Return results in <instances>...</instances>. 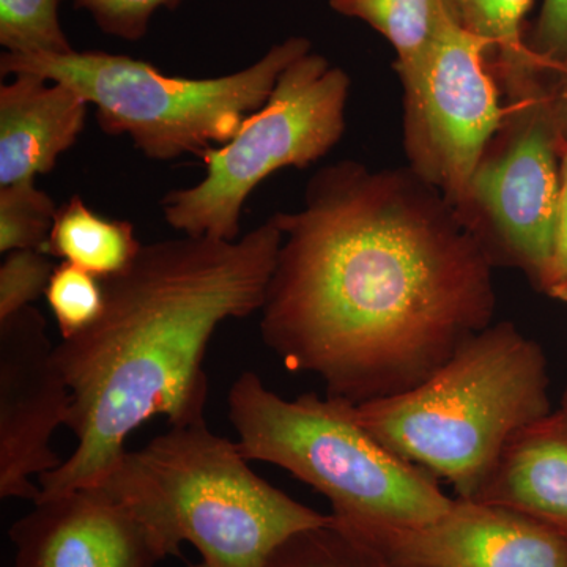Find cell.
Wrapping results in <instances>:
<instances>
[{
	"label": "cell",
	"mask_w": 567,
	"mask_h": 567,
	"mask_svg": "<svg viewBox=\"0 0 567 567\" xmlns=\"http://www.w3.org/2000/svg\"><path fill=\"white\" fill-rule=\"evenodd\" d=\"M539 290L555 300L567 303V142L563 145L561 152V193H559L554 241H551L546 276Z\"/></svg>",
	"instance_id": "d4e9b609"
},
{
	"label": "cell",
	"mask_w": 567,
	"mask_h": 567,
	"mask_svg": "<svg viewBox=\"0 0 567 567\" xmlns=\"http://www.w3.org/2000/svg\"><path fill=\"white\" fill-rule=\"evenodd\" d=\"M548 104L551 115L557 123L558 132L561 134L563 144L567 142V65L555 71L547 81Z\"/></svg>",
	"instance_id": "484cf974"
},
{
	"label": "cell",
	"mask_w": 567,
	"mask_h": 567,
	"mask_svg": "<svg viewBox=\"0 0 567 567\" xmlns=\"http://www.w3.org/2000/svg\"><path fill=\"white\" fill-rule=\"evenodd\" d=\"M464 31L486 41L491 65L503 93L520 91L546 76L543 63L528 50L524 21L533 0H443Z\"/></svg>",
	"instance_id": "9a60e30c"
},
{
	"label": "cell",
	"mask_w": 567,
	"mask_h": 567,
	"mask_svg": "<svg viewBox=\"0 0 567 567\" xmlns=\"http://www.w3.org/2000/svg\"><path fill=\"white\" fill-rule=\"evenodd\" d=\"M349 74L316 52L290 63L259 111L226 144L205 152V177L163 197L174 230L234 241L254 189L284 167H308L341 141L350 96Z\"/></svg>",
	"instance_id": "52a82bcc"
},
{
	"label": "cell",
	"mask_w": 567,
	"mask_h": 567,
	"mask_svg": "<svg viewBox=\"0 0 567 567\" xmlns=\"http://www.w3.org/2000/svg\"><path fill=\"white\" fill-rule=\"evenodd\" d=\"M281 241L270 216L234 241L183 235L142 245L125 270L102 279V315L55 344L78 445L39 477L41 495L96 486L152 417L171 427L205 421L212 336L262 309Z\"/></svg>",
	"instance_id": "7a4b0ae2"
},
{
	"label": "cell",
	"mask_w": 567,
	"mask_h": 567,
	"mask_svg": "<svg viewBox=\"0 0 567 567\" xmlns=\"http://www.w3.org/2000/svg\"><path fill=\"white\" fill-rule=\"evenodd\" d=\"M547 81L506 96L505 121L457 210L495 267L517 268L537 290L550 259L565 145L548 104Z\"/></svg>",
	"instance_id": "ba28073f"
},
{
	"label": "cell",
	"mask_w": 567,
	"mask_h": 567,
	"mask_svg": "<svg viewBox=\"0 0 567 567\" xmlns=\"http://www.w3.org/2000/svg\"><path fill=\"white\" fill-rule=\"evenodd\" d=\"M87 11L106 35L126 41L144 39L152 17L159 9L175 10L185 0H70Z\"/></svg>",
	"instance_id": "603a6c76"
},
{
	"label": "cell",
	"mask_w": 567,
	"mask_h": 567,
	"mask_svg": "<svg viewBox=\"0 0 567 567\" xmlns=\"http://www.w3.org/2000/svg\"><path fill=\"white\" fill-rule=\"evenodd\" d=\"M55 265L37 249L7 254L0 265V320L9 319L47 293Z\"/></svg>",
	"instance_id": "7402d4cb"
},
{
	"label": "cell",
	"mask_w": 567,
	"mask_h": 567,
	"mask_svg": "<svg viewBox=\"0 0 567 567\" xmlns=\"http://www.w3.org/2000/svg\"><path fill=\"white\" fill-rule=\"evenodd\" d=\"M559 410H561L563 415H565L567 417V386H566L565 394H563L561 406H559Z\"/></svg>",
	"instance_id": "4316f807"
},
{
	"label": "cell",
	"mask_w": 567,
	"mask_h": 567,
	"mask_svg": "<svg viewBox=\"0 0 567 567\" xmlns=\"http://www.w3.org/2000/svg\"><path fill=\"white\" fill-rule=\"evenodd\" d=\"M89 104L62 82L17 74L0 87V186L50 174L84 130Z\"/></svg>",
	"instance_id": "4fadbf2b"
},
{
	"label": "cell",
	"mask_w": 567,
	"mask_h": 567,
	"mask_svg": "<svg viewBox=\"0 0 567 567\" xmlns=\"http://www.w3.org/2000/svg\"><path fill=\"white\" fill-rule=\"evenodd\" d=\"M390 567H394V566H390Z\"/></svg>",
	"instance_id": "f1b7e54d"
},
{
	"label": "cell",
	"mask_w": 567,
	"mask_h": 567,
	"mask_svg": "<svg viewBox=\"0 0 567 567\" xmlns=\"http://www.w3.org/2000/svg\"><path fill=\"white\" fill-rule=\"evenodd\" d=\"M547 360L513 322L470 338L420 385L353 405L377 442L473 499L503 447L551 413Z\"/></svg>",
	"instance_id": "277c9868"
},
{
	"label": "cell",
	"mask_w": 567,
	"mask_h": 567,
	"mask_svg": "<svg viewBox=\"0 0 567 567\" xmlns=\"http://www.w3.org/2000/svg\"><path fill=\"white\" fill-rule=\"evenodd\" d=\"M330 7L385 37L395 51L398 74L427 54L450 17L443 0H330Z\"/></svg>",
	"instance_id": "e0dca14e"
},
{
	"label": "cell",
	"mask_w": 567,
	"mask_h": 567,
	"mask_svg": "<svg viewBox=\"0 0 567 567\" xmlns=\"http://www.w3.org/2000/svg\"><path fill=\"white\" fill-rule=\"evenodd\" d=\"M488 55L486 41L447 17L427 54L398 74L404 85L406 167L456 212L506 117Z\"/></svg>",
	"instance_id": "9c48e42d"
},
{
	"label": "cell",
	"mask_w": 567,
	"mask_h": 567,
	"mask_svg": "<svg viewBox=\"0 0 567 567\" xmlns=\"http://www.w3.org/2000/svg\"><path fill=\"white\" fill-rule=\"evenodd\" d=\"M47 320L29 306L0 320V498H40L32 476L59 468L58 427H69L73 394L59 371Z\"/></svg>",
	"instance_id": "30bf717a"
},
{
	"label": "cell",
	"mask_w": 567,
	"mask_h": 567,
	"mask_svg": "<svg viewBox=\"0 0 567 567\" xmlns=\"http://www.w3.org/2000/svg\"><path fill=\"white\" fill-rule=\"evenodd\" d=\"M227 401L246 461L274 464L316 488L338 524H424L456 502L377 442L350 402L315 393L287 401L251 371L235 380Z\"/></svg>",
	"instance_id": "5b68a950"
},
{
	"label": "cell",
	"mask_w": 567,
	"mask_h": 567,
	"mask_svg": "<svg viewBox=\"0 0 567 567\" xmlns=\"http://www.w3.org/2000/svg\"><path fill=\"white\" fill-rule=\"evenodd\" d=\"M311 51V41L290 37L248 69L205 80L169 76L128 55L76 50L3 52L0 73L35 74L69 85L95 106L104 133L128 136L153 162H171L183 155L203 158L205 152L233 140L246 118L267 103L282 71Z\"/></svg>",
	"instance_id": "8992f818"
},
{
	"label": "cell",
	"mask_w": 567,
	"mask_h": 567,
	"mask_svg": "<svg viewBox=\"0 0 567 567\" xmlns=\"http://www.w3.org/2000/svg\"><path fill=\"white\" fill-rule=\"evenodd\" d=\"M93 487L132 509L167 557L189 543L203 567H267L290 537L331 522L257 476L237 443L205 421L126 450Z\"/></svg>",
	"instance_id": "3957f363"
},
{
	"label": "cell",
	"mask_w": 567,
	"mask_h": 567,
	"mask_svg": "<svg viewBox=\"0 0 567 567\" xmlns=\"http://www.w3.org/2000/svg\"><path fill=\"white\" fill-rule=\"evenodd\" d=\"M525 41L548 74L566 66L567 0H543L539 17Z\"/></svg>",
	"instance_id": "cb8c5ba5"
},
{
	"label": "cell",
	"mask_w": 567,
	"mask_h": 567,
	"mask_svg": "<svg viewBox=\"0 0 567 567\" xmlns=\"http://www.w3.org/2000/svg\"><path fill=\"white\" fill-rule=\"evenodd\" d=\"M470 502L505 507L567 535V417L561 410L511 436Z\"/></svg>",
	"instance_id": "5bb4252c"
},
{
	"label": "cell",
	"mask_w": 567,
	"mask_h": 567,
	"mask_svg": "<svg viewBox=\"0 0 567 567\" xmlns=\"http://www.w3.org/2000/svg\"><path fill=\"white\" fill-rule=\"evenodd\" d=\"M44 297L62 339L87 330L103 311L102 279L70 262L55 265Z\"/></svg>",
	"instance_id": "44dd1931"
},
{
	"label": "cell",
	"mask_w": 567,
	"mask_h": 567,
	"mask_svg": "<svg viewBox=\"0 0 567 567\" xmlns=\"http://www.w3.org/2000/svg\"><path fill=\"white\" fill-rule=\"evenodd\" d=\"M61 0H0V44L11 54H69Z\"/></svg>",
	"instance_id": "ac0fdd59"
},
{
	"label": "cell",
	"mask_w": 567,
	"mask_h": 567,
	"mask_svg": "<svg viewBox=\"0 0 567 567\" xmlns=\"http://www.w3.org/2000/svg\"><path fill=\"white\" fill-rule=\"evenodd\" d=\"M260 309L265 346L358 405L412 390L491 327V257L409 167L342 159L312 175Z\"/></svg>",
	"instance_id": "6da1fadb"
},
{
	"label": "cell",
	"mask_w": 567,
	"mask_h": 567,
	"mask_svg": "<svg viewBox=\"0 0 567 567\" xmlns=\"http://www.w3.org/2000/svg\"><path fill=\"white\" fill-rule=\"evenodd\" d=\"M55 213L54 200L37 188L35 181L0 186V251H43Z\"/></svg>",
	"instance_id": "d6986e66"
},
{
	"label": "cell",
	"mask_w": 567,
	"mask_h": 567,
	"mask_svg": "<svg viewBox=\"0 0 567 567\" xmlns=\"http://www.w3.org/2000/svg\"><path fill=\"white\" fill-rule=\"evenodd\" d=\"M267 567H390L375 551L336 527L305 529L275 551Z\"/></svg>",
	"instance_id": "ffe728a7"
},
{
	"label": "cell",
	"mask_w": 567,
	"mask_h": 567,
	"mask_svg": "<svg viewBox=\"0 0 567 567\" xmlns=\"http://www.w3.org/2000/svg\"><path fill=\"white\" fill-rule=\"evenodd\" d=\"M192 567H203V565H200V563H199V565H194Z\"/></svg>",
	"instance_id": "83f0119b"
},
{
	"label": "cell",
	"mask_w": 567,
	"mask_h": 567,
	"mask_svg": "<svg viewBox=\"0 0 567 567\" xmlns=\"http://www.w3.org/2000/svg\"><path fill=\"white\" fill-rule=\"evenodd\" d=\"M9 537L14 567H156L167 558L153 529L96 487L41 495Z\"/></svg>",
	"instance_id": "7c38bea8"
},
{
	"label": "cell",
	"mask_w": 567,
	"mask_h": 567,
	"mask_svg": "<svg viewBox=\"0 0 567 567\" xmlns=\"http://www.w3.org/2000/svg\"><path fill=\"white\" fill-rule=\"evenodd\" d=\"M333 524L388 566L567 567L565 533L470 499L456 498L447 513L424 524Z\"/></svg>",
	"instance_id": "8fae6325"
},
{
	"label": "cell",
	"mask_w": 567,
	"mask_h": 567,
	"mask_svg": "<svg viewBox=\"0 0 567 567\" xmlns=\"http://www.w3.org/2000/svg\"><path fill=\"white\" fill-rule=\"evenodd\" d=\"M141 248L132 223L103 218L73 196L58 208L43 252L104 279L125 270Z\"/></svg>",
	"instance_id": "2e32d148"
}]
</instances>
